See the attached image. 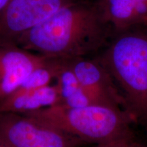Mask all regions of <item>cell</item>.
Here are the masks:
<instances>
[{
	"label": "cell",
	"instance_id": "cell-9",
	"mask_svg": "<svg viewBox=\"0 0 147 147\" xmlns=\"http://www.w3.org/2000/svg\"><path fill=\"white\" fill-rule=\"evenodd\" d=\"M59 104L55 84L33 90H17L0 101V113L27 114Z\"/></svg>",
	"mask_w": 147,
	"mask_h": 147
},
{
	"label": "cell",
	"instance_id": "cell-12",
	"mask_svg": "<svg viewBox=\"0 0 147 147\" xmlns=\"http://www.w3.org/2000/svg\"><path fill=\"white\" fill-rule=\"evenodd\" d=\"M146 147H147V146H146Z\"/></svg>",
	"mask_w": 147,
	"mask_h": 147
},
{
	"label": "cell",
	"instance_id": "cell-6",
	"mask_svg": "<svg viewBox=\"0 0 147 147\" xmlns=\"http://www.w3.org/2000/svg\"><path fill=\"white\" fill-rule=\"evenodd\" d=\"M67 63L94 104L110 106L128 113L120 90L100 61L81 57L67 59Z\"/></svg>",
	"mask_w": 147,
	"mask_h": 147
},
{
	"label": "cell",
	"instance_id": "cell-1",
	"mask_svg": "<svg viewBox=\"0 0 147 147\" xmlns=\"http://www.w3.org/2000/svg\"><path fill=\"white\" fill-rule=\"evenodd\" d=\"M110 29L97 2L80 0L25 32L14 44L48 57L72 59L104 47Z\"/></svg>",
	"mask_w": 147,
	"mask_h": 147
},
{
	"label": "cell",
	"instance_id": "cell-4",
	"mask_svg": "<svg viewBox=\"0 0 147 147\" xmlns=\"http://www.w3.org/2000/svg\"><path fill=\"white\" fill-rule=\"evenodd\" d=\"M78 138L22 114L0 113L3 147H80Z\"/></svg>",
	"mask_w": 147,
	"mask_h": 147
},
{
	"label": "cell",
	"instance_id": "cell-3",
	"mask_svg": "<svg viewBox=\"0 0 147 147\" xmlns=\"http://www.w3.org/2000/svg\"><path fill=\"white\" fill-rule=\"evenodd\" d=\"M24 115L84 142L102 146L122 144L132 137L131 117L124 110L110 106L68 107L57 104Z\"/></svg>",
	"mask_w": 147,
	"mask_h": 147
},
{
	"label": "cell",
	"instance_id": "cell-7",
	"mask_svg": "<svg viewBox=\"0 0 147 147\" xmlns=\"http://www.w3.org/2000/svg\"><path fill=\"white\" fill-rule=\"evenodd\" d=\"M48 57L14 43H0V101L15 92L27 76L47 61Z\"/></svg>",
	"mask_w": 147,
	"mask_h": 147
},
{
	"label": "cell",
	"instance_id": "cell-11",
	"mask_svg": "<svg viewBox=\"0 0 147 147\" xmlns=\"http://www.w3.org/2000/svg\"><path fill=\"white\" fill-rule=\"evenodd\" d=\"M0 147H3L2 146H1V145H0Z\"/></svg>",
	"mask_w": 147,
	"mask_h": 147
},
{
	"label": "cell",
	"instance_id": "cell-2",
	"mask_svg": "<svg viewBox=\"0 0 147 147\" xmlns=\"http://www.w3.org/2000/svg\"><path fill=\"white\" fill-rule=\"evenodd\" d=\"M99 61L120 90L131 119L147 126V25L117 32Z\"/></svg>",
	"mask_w": 147,
	"mask_h": 147
},
{
	"label": "cell",
	"instance_id": "cell-8",
	"mask_svg": "<svg viewBox=\"0 0 147 147\" xmlns=\"http://www.w3.org/2000/svg\"><path fill=\"white\" fill-rule=\"evenodd\" d=\"M97 3L103 17L115 32L147 25V0H99Z\"/></svg>",
	"mask_w": 147,
	"mask_h": 147
},
{
	"label": "cell",
	"instance_id": "cell-10",
	"mask_svg": "<svg viewBox=\"0 0 147 147\" xmlns=\"http://www.w3.org/2000/svg\"><path fill=\"white\" fill-rule=\"evenodd\" d=\"M9 0H0V12L4 8V7L8 3Z\"/></svg>",
	"mask_w": 147,
	"mask_h": 147
},
{
	"label": "cell",
	"instance_id": "cell-5",
	"mask_svg": "<svg viewBox=\"0 0 147 147\" xmlns=\"http://www.w3.org/2000/svg\"><path fill=\"white\" fill-rule=\"evenodd\" d=\"M78 1L10 0L0 13V43L14 44L24 33Z\"/></svg>",
	"mask_w": 147,
	"mask_h": 147
}]
</instances>
